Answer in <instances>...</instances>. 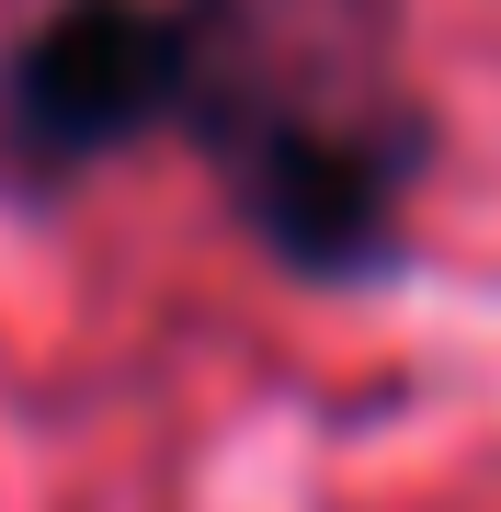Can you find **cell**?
Returning <instances> with one entry per match:
<instances>
[{"mask_svg": "<svg viewBox=\"0 0 501 512\" xmlns=\"http://www.w3.org/2000/svg\"><path fill=\"white\" fill-rule=\"evenodd\" d=\"M205 12L194 0H69L0 57V160L57 183L194 114Z\"/></svg>", "mask_w": 501, "mask_h": 512, "instance_id": "1", "label": "cell"}]
</instances>
